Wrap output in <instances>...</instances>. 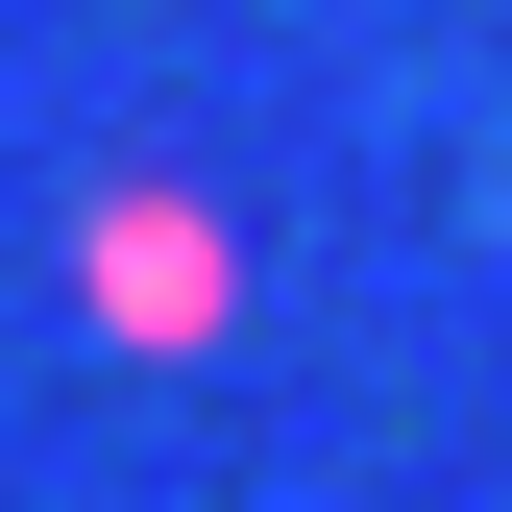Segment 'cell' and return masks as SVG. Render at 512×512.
Here are the masks:
<instances>
[{"label":"cell","mask_w":512,"mask_h":512,"mask_svg":"<svg viewBox=\"0 0 512 512\" xmlns=\"http://www.w3.org/2000/svg\"><path fill=\"white\" fill-rule=\"evenodd\" d=\"M98 317H122V342H196V317H220V220L196 196H98Z\"/></svg>","instance_id":"6da1fadb"}]
</instances>
